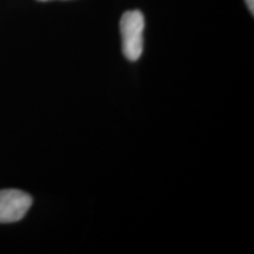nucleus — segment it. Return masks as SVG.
<instances>
[{
    "label": "nucleus",
    "instance_id": "obj_1",
    "mask_svg": "<svg viewBox=\"0 0 254 254\" xmlns=\"http://www.w3.org/2000/svg\"><path fill=\"white\" fill-rule=\"evenodd\" d=\"M144 14L138 9L127 11L120 20L123 37V52L129 62H136L144 51Z\"/></svg>",
    "mask_w": 254,
    "mask_h": 254
},
{
    "label": "nucleus",
    "instance_id": "obj_2",
    "mask_svg": "<svg viewBox=\"0 0 254 254\" xmlns=\"http://www.w3.org/2000/svg\"><path fill=\"white\" fill-rule=\"evenodd\" d=\"M32 206V198L20 190H0V224L21 220Z\"/></svg>",
    "mask_w": 254,
    "mask_h": 254
},
{
    "label": "nucleus",
    "instance_id": "obj_3",
    "mask_svg": "<svg viewBox=\"0 0 254 254\" xmlns=\"http://www.w3.org/2000/svg\"><path fill=\"white\" fill-rule=\"evenodd\" d=\"M246 4H247V7L251 11V13H254V0H245Z\"/></svg>",
    "mask_w": 254,
    "mask_h": 254
},
{
    "label": "nucleus",
    "instance_id": "obj_4",
    "mask_svg": "<svg viewBox=\"0 0 254 254\" xmlns=\"http://www.w3.org/2000/svg\"><path fill=\"white\" fill-rule=\"evenodd\" d=\"M39 1H51V0H39Z\"/></svg>",
    "mask_w": 254,
    "mask_h": 254
}]
</instances>
